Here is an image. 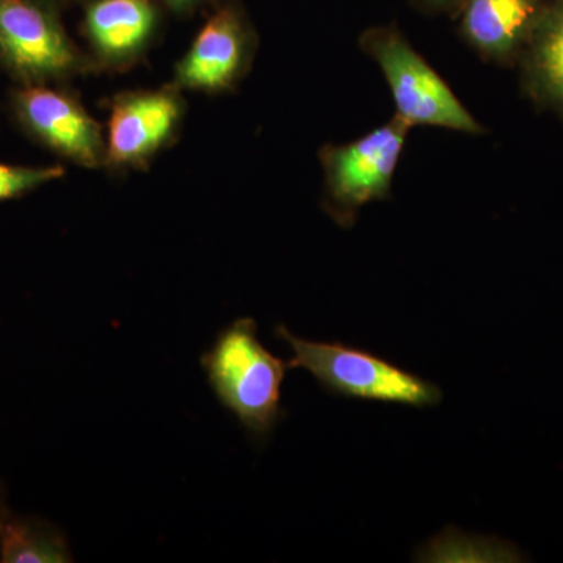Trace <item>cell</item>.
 <instances>
[{"instance_id":"obj_16","label":"cell","mask_w":563,"mask_h":563,"mask_svg":"<svg viewBox=\"0 0 563 563\" xmlns=\"http://www.w3.org/2000/svg\"><path fill=\"white\" fill-rule=\"evenodd\" d=\"M44 2L51 3L52 7L62 11L73 5L84 7L85 3L91 2V0H44Z\"/></svg>"},{"instance_id":"obj_10","label":"cell","mask_w":563,"mask_h":563,"mask_svg":"<svg viewBox=\"0 0 563 563\" xmlns=\"http://www.w3.org/2000/svg\"><path fill=\"white\" fill-rule=\"evenodd\" d=\"M548 0H465L461 11L462 38L485 62L512 66Z\"/></svg>"},{"instance_id":"obj_1","label":"cell","mask_w":563,"mask_h":563,"mask_svg":"<svg viewBox=\"0 0 563 563\" xmlns=\"http://www.w3.org/2000/svg\"><path fill=\"white\" fill-rule=\"evenodd\" d=\"M201 363L221 406L246 429L252 442H265L287 417L282 384L290 362L263 346L254 318H239L218 333Z\"/></svg>"},{"instance_id":"obj_8","label":"cell","mask_w":563,"mask_h":563,"mask_svg":"<svg viewBox=\"0 0 563 563\" xmlns=\"http://www.w3.org/2000/svg\"><path fill=\"white\" fill-rule=\"evenodd\" d=\"M258 49V35L240 0H220L201 31L177 60L173 84L180 90L218 96L246 79Z\"/></svg>"},{"instance_id":"obj_9","label":"cell","mask_w":563,"mask_h":563,"mask_svg":"<svg viewBox=\"0 0 563 563\" xmlns=\"http://www.w3.org/2000/svg\"><path fill=\"white\" fill-rule=\"evenodd\" d=\"M161 0H91L80 33L98 73H128L146 58L162 35Z\"/></svg>"},{"instance_id":"obj_12","label":"cell","mask_w":563,"mask_h":563,"mask_svg":"<svg viewBox=\"0 0 563 563\" xmlns=\"http://www.w3.org/2000/svg\"><path fill=\"white\" fill-rule=\"evenodd\" d=\"M68 540L60 528L38 517L9 514L0 521V562H73Z\"/></svg>"},{"instance_id":"obj_3","label":"cell","mask_w":563,"mask_h":563,"mask_svg":"<svg viewBox=\"0 0 563 563\" xmlns=\"http://www.w3.org/2000/svg\"><path fill=\"white\" fill-rule=\"evenodd\" d=\"M0 70L14 85H68L98 74L87 51L44 0H0Z\"/></svg>"},{"instance_id":"obj_5","label":"cell","mask_w":563,"mask_h":563,"mask_svg":"<svg viewBox=\"0 0 563 563\" xmlns=\"http://www.w3.org/2000/svg\"><path fill=\"white\" fill-rule=\"evenodd\" d=\"M363 54L383 69L396 117L413 125H433L463 133H483L484 128L455 98L439 76L395 25L373 27L361 36Z\"/></svg>"},{"instance_id":"obj_15","label":"cell","mask_w":563,"mask_h":563,"mask_svg":"<svg viewBox=\"0 0 563 563\" xmlns=\"http://www.w3.org/2000/svg\"><path fill=\"white\" fill-rule=\"evenodd\" d=\"M413 2L429 13L457 14L465 0H413Z\"/></svg>"},{"instance_id":"obj_17","label":"cell","mask_w":563,"mask_h":563,"mask_svg":"<svg viewBox=\"0 0 563 563\" xmlns=\"http://www.w3.org/2000/svg\"><path fill=\"white\" fill-rule=\"evenodd\" d=\"M10 514L9 507H7L5 501V490H3V485L0 483V521Z\"/></svg>"},{"instance_id":"obj_14","label":"cell","mask_w":563,"mask_h":563,"mask_svg":"<svg viewBox=\"0 0 563 563\" xmlns=\"http://www.w3.org/2000/svg\"><path fill=\"white\" fill-rule=\"evenodd\" d=\"M166 11L177 18H191L203 10L213 9L220 0H161Z\"/></svg>"},{"instance_id":"obj_6","label":"cell","mask_w":563,"mask_h":563,"mask_svg":"<svg viewBox=\"0 0 563 563\" xmlns=\"http://www.w3.org/2000/svg\"><path fill=\"white\" fill-rule=\"evenodd\" d=\"M109 110L106 166L114 174L146 172L179 140L187 101L173 81L158 88L125 90L103 102Z\"/></svg>"},{"instance_id":"obj_7","label":"cell","mask_w":563,"mask_h":563,"mask_svg":"<svg viewBox=\"0 0 563 563\" xmlns=\"http://www.w3.org/2000/svg\"><path fill=\"white\" fill-rule=\"evenodd\" d=\"M9 109L18 128L44 150L81 168L106 166V129L68 85H14Z\"/></svg>"},{"instance_id":"obj_2","label":"cell","mask_w":563,"mask_h":563,"mask_svg":"<svg viewBox=\"0 0 563 563\" xmlns=\"http://www.w3.org/2000/svg\"><path fill=\"white\" fill-rule=\"evenodd\" d=\"M276 336L291 347V369H306L322 390L331 395L361 401L399 404L415 409H431L443 401L439 385L373 352L342 342L301 339L284 324L277 325Z\"/></svg>"},{"instance_id":"obj_11","label":"cell","mask_w":563,"mask_h":563,"mask_svg":"<svg viewBox=\"0 0 563 563\" xmlns=\"http://www.w3.org/2000/svg\"><path fill=\"white\" fill-rule=\"evenodd\" d=\"M517 65L525 95L563 122V0H548Z\"/></svg>"},{"instance_id":"obj_4","label":"cell","mask_w":563,"mask_h":563,"mask_svg":"<svg viewBox=\"0 0 563 563\" xmlns=\"http://www.w3.org/2000/svg\"><path fill=\"white\" fill-rule=\"evenodd\" d=\"M410 125L401 118L347 144H324L318 152L324 191L322 210L340 228H354L366 203L390 198L393 176L401 158Z\"/></svg>"},{"instance_id":"obj_13","label":"cell","mask_w":563,"mask_h":563,"mask_svg":"<svg viewBox=\"0 0 563 563\" xmlns=\"http://www.w3.org/2000/svg\"><path fill=\"white\" fill-rule=\"evenodd\" d=\"M66 176L62 165L31 166L0 162V203L24 198Z\"/></svg>"}]
</instances>
